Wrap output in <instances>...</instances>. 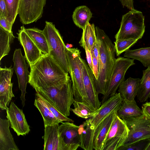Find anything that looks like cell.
Segmentation results:
<instances>
[{
  "label": "cell",
  "instance_id": "60d3db41",
  "mask_svg": "<svg viewBox=\"0 0 150 150\" xmlns=\"http://www.w3.org/2000/svg\"><path fill=\"white\" fill-rule=\"evenodd\" d=\"M93 51L94 56L97 59L99 66L100 51L99 45L97 39L94 44Z\"/></svg>",
  "mask_w": 150,
  "mask_h": 150
},
{
  "label": "cell",
  "instance_id": "cb8c5ba5",
  "mask_svg": "<svg viewBox=\"0 0 150 150\" xmlns=\"http://www.w3.org/2000/svg\"><path fill=\"white\" fill-rule=\"evenodd\" d=\"M25 30L43 54H49L48 43L43 30L35 28H25Z\"/></svg>",
  "mask_w": 150,
  "mask_h": 150
},
{
  "label": "cell",
  "instance_id": "7402d4cb",
  "mask_svg": "<svg viewBox=\"0 0 150 150\" xmlns=\"http://www.w3.org/2000/svg\"><path fill=\"white\" fill-rule=\"evenodd\" d=\"M140 79L130 77L123 81L118 91L123 100L132 101L137 95Z\"/></svg>",
  "mask_w": 150,
  "mask_h": 150
},
{
  "label": "cell",
  "instance_id": "e0dca14e",
  "mask_svg": "<svg viewBox=\"0 0 150 150\" xmlns=\"http://www.w3.org/2000/svg\"><path fill=\"white\" fill-rule=\"evenodd\" d=\"M17 34L18 40L24 49L27 62L30 68L43 54L26 33L23 26L21 27Z\"/></svg>",
  "mask_w": 150,
  "mask_h": 150
},
{
  "label": "cell",
  "instance_id": "f6af8a7d",
  "mask_svg": "<svg viewBox=\"0 0 150 150\" xmlns=\"http://www.w3.org/2000/svg\"><path fill=\"white\" fill-rule=\"evenodd\" d=\"M149 98H150V96Z\"/></svg>",
  "mask_w": 150,
  "mask_h": 150
},
{
  "label": "cell",
  "instance_id": "6da1fadb",
  "mask_svg": "<svg viewBox=\"0 0 150 150\" xmlns=\"http://www.w3.org/2000/svg\"><path fill=\"white\" fill-rule=\"evenodd\" d=\"M70 78L51 56L43 54L30 68L28 83L37 92L40 88L57 86Z\"/></svg>",
  "mask_w": 150,
  "mask_h": 150
},
{
  "label": "cell",
  "instance_id": "44dd1931",
  "mask_svg": "<svg viewBox=\"0 0 150 150\" xmlns=\"http://www.w3.org/2000/svg\"><path fill=\"white\" fill-rule=\"evenodd\" d=\"M8 120L0 118V150H18L11 133Z\"/></svg>",
  "mask_w": 150,
  "mask_h": 150
},
{
  "label": "cell",
  "instance_id": "ee69618b",
  "mask_svg": "<svg viewBox=\"0 0 150 150\" xmlns=\"http://www.w3.org/2000/svg\"><path fill=\"white\" fill-rule=\"evenodd\" d=\"M65 46L66 48H71L72 47V45L68 44H67Z\"/></svg>",
  "mask_w": 150,
  "mask_h": 150
},
{
  "label": "cell",
  "instance_id": "e575fe53",
  "mask_svg": "<svg viewBox=\"0 0 150 150\" xmlns=\"http://www.w3.org/2000/svg\"><path fill=\"white\" fill-rule=\"evenodd\" d=\"M150 139L143 140L126 146H122L118 150H144Z\"/></svg>",
  "mask_w": 150,
  "mask_h": 150
},
{
  "label": "cell",
  "instance_id": "1f68e13d",
  "mask_svg": "<svg viewBox=\"0 0 150 150\" xmlns=\"http://www.w3.org/2000/svg\"><path fill=\"white\" fill-rule=\"evenodd\" d=\"M35 96L39 97L42 103L52 112L56 118L63 122H73L74 121L62 114L44 96L39 92H36Z\"/></svg>",
  "mask_w": 150,
  "mask_h": 150
},
{
  "label": "cell",
  "instance_id": "484cf974",
  "mask_svg": "<svg viewBox=\"0 0 150 150\" xmlns=\"http://www.w3.org/2000/svg\"><path fill=\"white\" fill-rule=\"evenodd\" d=\"M150 96V66L143 71V76L140 79L137 97L140 102L146 101Z\"/></svg>",
  "mask_w": 150,
  "mask_h": 150
},
{
  "label": "cell",
  "instance_id": "ac0fdd59",
  "mask_svg": "<svg viewBox=\"0 0 150 150\" xmlns=\"http://www.w3.org/2000/svg\"><path fill=\"white\" fill-rule=\"evenodd\" d=\"M117 112H114L109 115L98 125L95 129L93 143V149L103 150L105 140Z\"/></svg>",
  "mask_w": 150,
  "mask_h": 150
},
{
  "label": "cell",
  "instance_id": "ab89813d",
  "mask_svg": "<svg viewBox=\"0 0 150 150\" xmlns=\"http://www.w3.org/2000/svg\"><path fill=\"white\" fill-rule=\"evenodd\" d=\"M142 108L144 115L150 119V102L143 104Z\"/></svg>",
  "mask_w": 150,
  "mask_h": 150
},
{
  "label": "cell",
  "instance_id": "83f0119b",
  "mask_svg": "<svg viewBox=\"0 0 150 150\" xmlns=\"http://www.w3.org/2000/svg\"><path fill=\"white\" fill-rule=\"evenodd\" d=\"M15 38L13 32H10L0 26V61L7 55L11 49V44Z\"/></svg>",
  "mask_w": 150,
  "mask_h": 150
},
{
  "label": "cell",
  "instance_id": "d6986e66",
  "mask_svg": "<svg viewBox=\"0 0 150 150\" xmlns=\"http://www.w3.org/2000/svg\"><path fill=\"white\" fill-rule=\"evenodd\" d=\"M59 123L45 125L44 150H62L59 135Z\"/></svg>",
  "mask_w": 150,
  "mask_h": 150
},
{
  "label": "cell",
  "instance_id": "7c38bea8",
  "mask_svg": "<svg viewBox=\"0 0 150 150\" xmlns=\"http://www.w3.org/2000/svg\"><path fill=\"white\" fill-rule=\"evenodd\" d=\"M79 126L69 122H62L59 127L62 150H76L80 147Z\"/></svg>",
  "mask_w": 150,
  "mask_h": 150
},
{
  "label": "cell",
  "instance_id": "4dcf8cb0",
  "mask_svg": "<svg viewBox=\"0 0 150 150\" xmlns=\"http://www.w3.org/2000/svg\"><path fill=\"white\" fill-rule=\"evenodd\" d=\"M73 104L74 108H70V110L78 117L87 119L93 116L96 113L97 110H94L83 102L74 100Z\"/></svg>",
  "mask_w": 150,
  "mask_h": 150
},
{
  "label": "cell",
  "instance_id": "52a82bcc",
  "mask_svg": "<svg viewBox=\"0 0 150 150\" xmlns=\"http://www.w3.org/2000/svg\"><path fill=\"white\" fill-rule=\"evenodd\" d=\"M134 64L133 59L122 57L116 59L106 90L102 97L101 104L116 94L117 89L124 81L127 70Z\"/></svg>",
  "mask_w": 150,
  "mask_h": 150
},
{
  "label": "cell",
  "instance_id": "5b68a950",
  "mask_svg": "<svg viewBox=\"0 0 150 150\" xmlns=\"http://www.w3.org/2000/svg\"><path fill=\"white\" fill-rule=\"evenodd\" d=\"M144 17L142 13L135 9L122 17L119 29L115 35L116 40L141 39L145 31Z\"/></svg>",
  "mask_w": 150,
  "mask_h": 150
},
{
  "label": "cell",
  "instance_id": "9a60e30c",
  "mask_svg": "<svg viewBox=\"0 0 150 150\" xmlns=\"http://www.w3.org/2000/svg\"><path fill=\"white\" fill-rule=\"evenodd\" d=\"M123 99L119 93L110 97L101 104L93 117L89 118L91 125L96 129L106 117L114 112H117L121 106Z\"/></svg>",
  "mask_w": 150,
  "mask_h": 150
},
{
  "label": "cell",
  "instance_id": "d6a6232c",
  "mask_svg": "<svg viewBox=\"0 0 150 150\" xmlns=\"http://www.w3.org/2000/svg\"><path fill=\"white\" fill-rule=\"evenodd\" d=\"M20 0H5L8 12V19L13 25L18 15V10Z\"/></svg>",
  "mask_w": 150,
  "mask_h": 150
},
{
  "label": "cell",
  "instance_id": "74e56055",
  "mask_svg": "<svg viewBox=\"0 0 150 150\" xmlns=\"http://www.w3.org/2000/svg\"><path fill=\"white\" fill-rule=\"evenodd\" d=\"M92 64H93V72L94 76L96 80H97L98 76L99 70V66L98 61L95 58L93 52L92 54Z\"/></svg>",
  "mask_w": 150,
  "mask_h": 150
},
{
  "label": "cell",
  "instance_id": "ffe728a7",
  "mask_svg": "<svg viewBox=\"0 0 150 150\" xmlns=\"http://www.w3.org/2000/svg\"><path fill=\"white\" fill-rule=\"evenodd\" d=\"M95 130L89 119L79 126L80 147L85 150L93 149V143Z\"/></svg>",
  "mask_w": 150,
  "mask_h": 150
},
{
  "label": "cell",
  "instance_id": "5bb4252c",
  "mask_svg": "<svg viewBox=\"0 0 150 150\" xmlns=\"http://www.w3.org/2000/svg\"><path fill=\"white\" fill-rule=\"evenodd\" d=\"M13 72L11 66L0 68V108L6 110L12 98L15 97L12 91L13 83L11 79Z\"/></svg>",
  "mask_w": 150,
  "mask_h": 150
},
{
  "label": "cell",
  "instance_id": "8d00e7d4",
  "mask_svg": "<svg viewBox=\"0 0 150 150\" xmlns=\"http://www.w3.org/2000/svg\"><path fill=\"white\" fill-rule=\"evenodd\" d=\"M12 25L7 18L5 17H0V26L11 32H12Z\"/></svg>",
  "mask_w": 150,
  "mask_h": 150
},
{
  "label": "cell",
  "instance_id": "2e32d148",
  "mask_svg": "<svg viewBox=\"0 0 150 150\" xmlns=\"http://www.w3.org/2000/svg\"><path fill=\"white\" fill-rule=\"evenodd\" d=\"M6 117L10 123L11 128L18 136L26 135L29 133L30 131V126L22 110L12 102L9 108L6 110Z\"/></svg>",
  "mask_w": 150,
  "mask_h": 150
},
{
  "label": "cell",
  "instance_id": "7a4b0ae2",
  "mask_svg": "<svg viewBox=\"0 0 150 150\" xmlns=\"http://www.w3.org/2000/svg\"><path fill=\"white\" fill-rule=\"evenodd\" d=\"M95 28L100 51L99 73L95 80V86L98 94L103 95L116 59V51L115 45L104 31L97 26Z\"/></svg>",
  "mask_w": 150,
  "mask_h": 150
},
{
  "label": "cell",
  "instance_id": "8992f818",
  "mask_svg": "<svg viewBox=\"0 0 150 150\" xmlns=\"http://www.w3.org/2000/svg\"><path fill=\"white\" fill-rule=\"evenodd\" d=\"M43 32L50 49L49 55L66 73H69L65 45L59 30L52 23L46 21Z\"/></svg>",
  "mask_w": 150,
  "mask_h": 150
},
{
  "label": "cell",
  "instance_id": "4316f807",
  "mask_svg": "<svg viewBox=\"0 0 150 150\" xmlns=\"http://www.w3.org/2000/svg\"><path fill=\"white\" fill-rule=\"evenodd\" d=\"M124 56L139 61L145 67L150 66V47L133 50L128 49L125 52Z\"/></svg>",
  "mask_w": 150,
  "mask_h": 150
},
{
  "label": "cell",
  "instance_id": "4fadbf2b",
  "mask_svg": "<svg viewBox=\"0 0 150 150\" xmlns=\"http://www.w3.org/2000/svg\"><path fill=\"white\" fill-rule=\"evenodd\" d=\"M84 85L88 105L95 110L98 109L101 105L95 86V78L86 61L81 59Z\"/></svg>",
  "mask_w": 150,
  "mask_h": 150
},
{
  "label": "cell",
  "instance_id": "f546056e",
  "mask_svg": "<svg viewBox=\"0 0 150 150\" xmlns=\"http://www.w3.org/2000/svg\"><path fill=\"white\" fill-rule=\"evenodd\" d=\"M95 27L94 24L88 23L82 29L81 38L79 42V44L84 43L91 53L93 52V47L96 40Z\"/></svg>",
  "mask_w": 150,
  "mask_h": 150
},
{
  "label": "cell",
  "instance_id": "d590c367",
  "mask_svg": "<svg viewBox=\"0 0 150 150\" xmlns=\"http://www.w3.org/2000/svg\"><path fill=\"white\" fill-rule=\"evenodd\" d=\"M85 50L86 55V58L88 64L93 71L92 59L91 52L88 49V47L84 43L79 44Z\"/></svg>",
  "mask_w": 150,
  "mask_h": 150
},
{
  "label": "cell",
  "instance_id": "836d02e7",
  "mask_svg": "<svg viewBox=\"0 0 150 150\" xmlns=\"http://www.w3.org/2000/svg\"><path fill=\"white\" fill-rule=\"evenodd\" d=\"M137 40H116L114 42L116 54L117 56L125 52L138 41Z\"/></svg>",
  "mask_w": 150,
  "mask_h": 150
},
{
  "label": "cell",
  "instance_id": "30bf717a",
  "mask_svg": "<svg viewBox=\"0 0 150 150\" xmlns=\"http://www.w3.org/2000/svg\"><path fill=\"white\" fill-rule=\"evenodd\" d=\"M46 0H20L18 15L20 21L26 25L36 22L42 16Z\"/></svg>",
  "mask_w": 150,
  "mask_h": 150
},
{
  "label": "cell",
  "instance_id": "603a6c76",
  "mask_svg": "<svg viewBox=\"0 0 150 150\" xmlns=\"http://www.w3.org/2000/svg\"><path fill=\"white\" fill-rule=\"evenodd\" d=\"M117 114L122 120L144 115L142 109L138 106L134 99L132 101L123 100L121 106Z\"/></svg>",
  "mask_w": 150,
  "mask_h": 150
},
{
  "label": "cell",
  "instance_id": "277c9868",
  "mask_svg": "<svg viewBox=\"0 0 150 150\" xmlns=\"http://www.w3.org/2000/svg\"><path fill=\"white\" fill-rule=\"evenodd\" d=\"M66 52L74 100L83 102L88 105L84 85L81 52L77 48H66Z\"/></svg>",
  "mask_w": 150,
  "mask_h": 150
},
{
  "label": "cell",
  "instance_id": "f1b7e54d",
  "mask_svg": "<svg viewBox=\"0 0 150 150\" xmlns=\"http://www.w3.org/2000/svg\"><path fill=\"white\" fill-rule=\"evenodd\" d=\"M34 105L41 114L44 126L62 122L56 118L52 112L42 103L40 98L36 96L35 100Z\"/></svg>",
  "mask_w": 150,
  "mask_h": 150
},
{
  "label": "cell",
  "instance_id": "f35d334b",
  "mask_svg": "<svg viewBox=\"0 0 150 150\" xmlns=\"http://www.w3.org/2000/svg\"><path fill=\"white\" fill-rule=\"evenodd\" d=\"M8 12L5 0H0V17H5L8 19Z\"/></svg>",
  "mask_w": 150,
  "mask_h": 150
},
{
  "label": "cell",
  "instance_id": "8fae6325",
  "mask_svg": "<svg viewBox=\"0 0 150 150\" xmlns=\"http://www.w3.org/2000/svg\"><path fill=\"white\" fill-rule=\"evenodd\" d=\"M25 59V56L22 54L21 49L15 50L13 59L14 63L13 69L17 76L19 88L21 91L20 98L23 107L25 105L26 89L27 83L29 82L30 73L28 70V65L26 63Z\"/></svg>",
  "mask_w": 150,
  "mask_h": 150
},
{
  "label": "cell",
  "instance_id": "ba28073f",
  "mask_svg": "<svg viewBox=\"0 0 150 150\" xmlns=\"http://www.w3.org/2000/svg\"><path fill=\"white\" fill-rule=\"evenodd\" d=\"M123 120L129 131L128 137L122 146H128L143 140L150 139V119L145 115Z\"/></svg>",
  "mask_w": 150,
  "mask_h": 150
},
{
  "label": "cell",
  "instance_id": "7bdbcfd3",
  "mask_svg": "<svg viewBox=\"0 0 150 150\" xmlns=\"http://www.w3.org/2000/svg\"><path fill=\"white\" fill-rule=\"evenodd\" d=\"M144 150H150V140L146 145Z\"/></svg>",
  "mask_w": 150,
  "mask_h": 150
},
{
  "label": "cell",
  "instance_id": "b9f144b4",
  "mask_svg": "<svg viewBox=\"0 0 150 150\" xmlns=\"http://www.w3.org/2000/svg\"><path fill=\"white\" fill-rule=\"evenodd\" d=\"M123 7L127 8L130 10L134 9L133 0H119Z\"/></svg>",
  "mask_w": 150,
  "mask_h": 150
},
{
  "label": "cell",
  "instance_id": "d4e9b609",
  "mask_svg": "<svg viewBox=\"0 0 150 150\" xmlns=\"http://www.w3.org/2000/svg\"><path fill=\"white\" fill-rule=\"evenodd\" d=\"M92 17V13L86 6H81L76 7L72 15L74 23L78 27L82 29L89 23Z\"/></svg>",
  "mask_w": 150,
  "mask_h": 150
},
{
  "label": "cell",
  "instance_id": "9c48e42d",
  "mask_svg": "<svg viewBox=\"0 0 150 150\" xmlns=\"http://www.w3.org/2000/svg\"><path fill=\"white\" fill-rule=\"evenodd\" d=\"M129 131L126 123L117 113L105 140L103 150H118L127 138Z\"/></svg>",
  "mask_w": 150,
  "mask_h": 150
},
{
  "label": "cell",
  "instance_id": "3957f363",
  "mask_svg": "<svg viewBox=\"0 0 150 150\" xmlns=\"http://www.w3.org/2000/svg\"><path fill=\"white\" fill-rule=\"evenodd\" d=\"M39 92L46 98L63 115H70L71 106L74 101L70 78L59 85L40 88Z\"/></svg>",
  "mask_w": 150,
  "mask_h": 150
}]
</instances>
